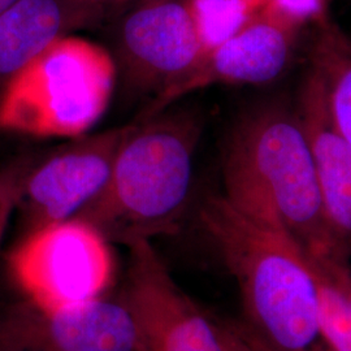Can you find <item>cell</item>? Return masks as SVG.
Masks as SVG:
<instances>
[{
	"instance_id": "1",
	"label": "cell",
	"mask_w": 351,
	"mask_h": 351,
	"mask_svg": "<svg viewBox=\"0 0 351 351\" xmlns=\"http://www.w3.org/2000/svg\"><path fill=\"white\" fill-rule=\"evenodd\" d=\"M199 223L237 284L243 324L268 350L332 351L317 267L294 239L221 194L202 202Z\"/></svg>"
},
{
	"instance_id": "2",
	"label": "cell",
	"mask_w": 351,
	"mask_h": 351,
	"mask_svg": "<svg viewBox=\"0 0 351 351\" xmlns=\"http://www.w3.org/2000/svg\"><path fill=\"white\" fill-rule=\"evenodd\" d=\"M223 181L239 213L287 233L315 262L342 263L295 108L272 101L245 113L226 142Z\"/></svg>"
},
{
	"instance_id": "3",
	"label": "cell",
	"mask_w": 351,
	"mask_h": 351,
	"mask_svg": "<svg viewBox=\"0 0 351 351\" xmlns=\"http://www.w3.org/2000/svg\"><path fill=\"white\" fill-rule=\"evenodd\" d=\"M202 132L201 114L193 110H165L132 124L106 186L77 219L125 246L175 233L188 206Z\"/></svg>"
},
{
	"instance_id": "4",
	"label": "cell",
	"mask_w": 351,
	"mask_h": 351,
	"mask_svg": "<svg viewBox=\"0 0 351 351\" xmlns=\"http://www.w3.org/2000/svg\"><path fill=\"white\" fill-rule=\"evenodd\" d=\"M117 65L110 51L84 38H59L0 91V134L82 137L106 113Z\"/></svg>"
},
{
	"instance_id": "5",
	"label": "cell",
	"mask_w": 351,
	"mask_h": 351,
	"mask_svg": "<svg viewBox=\"0 0 351 351\" xmlns=\"http://www.w3.org/2000/svg\"><path fill=\"white\" fill-rule=\"evenodd\" d=\"M114 269L111 242L77 217L26 230L8 255L10 275L24 300L42 307L106 295Z\"/></svg>"
},
{
	"instance_id": "6",
	"label": "cell",
	"mask_w": 351,
	"mask_h": 351,
	"mask_svg": "<svg viewBox=\"0 0 351 351\" xmlns=\"http://www.w3.org/2000/svg\"><path fill=\"white\" fill-rule=\"evenodd\" d=\"M120 298L133 315L139 351H226L215 317L178 285L150 239L126 245Z\"/></svg>"
},
{
	"instance_id": "7",
	"label": "cell",
	"mask_w": 351,
	"mask_h": 351,
	"mask_svg": "<svg viewBox=\"0 0 351 351\" xmlns=\"http://www.w3.org/2000/svg\"><path fill=\"white\" fill-rule=\"evenodd\" d=\"M0 351H139L138 332L121 298L59 307L24 301L0 316Z\"/></svg>"
},
{
	"instance_id": "8",
	"label": "cell",
	"mask_w": 351,
	"mask_h": 351,
	"mask_svg": "<svg viewBox=\"0 0 351 351\" xmlns=\"http://www.w3.org/2000/svg\"><path fill=\"white\" fill-rule=\"evenodd\" d=\"M114 50L128 88L162 91L203 56L188 0H141L117 27Z\"/></svg>"
},
{
	"instance_id": "9",
	"label": "cell",
	"mask_w": 351,
	"mask_h": 351,
	"mask_svg": "<svg viewBox=\"0 0 351 351\" xmlns=\"http://www.w3.org/2000/svg\"><path fill=\"white\" fill-rule=\"evenodd\" d=\"M132 124L73 139L29 169L19 207L27 230L75 219L106 186Z\"/></svg>"
},
{
	"instance_id": "10",
	"label": "cell",
	"mask_w": 351,
	"mask_h": 351,
	"mask_svg": "<svg viewBox=\"0 0 351 351\" xmlns=\"http://www.w3.org/2000/svg\"><path fill=\"white\" fill-rule=\"evenodd\" d=\"M301 27L262 10L233 37L206 52L188 73L154 95L137 121L168 110L189 94L215 85H259L282 73Z\"/></svg>"
},
{
	"instance_id": "11",
	"label": "cell",
	"mask_w": 351,
	"mask_h": 351,
	"mask_svg": "<svg viewBox=\"0 0 351 351\" xmlns=\"http://www.w3.org/2000/svg\"><path fill=\"white\" fill-rule=\"evenodd\" d=\"M297 113L310 146L326 223L339 261L351 258V146L339 133L320 75L310 66L302 85Z\"/></svg>"
},
{
	"instance_id": "12",
	"label": "cell",
	"mask_w": 351,
	"mask_h": 351,
	"mask_svg": "<svg viewBox=\"0 0 351 351\" xmlns=\"http://www.w3.org/2000/svg\"><path fill=\"white\" fill-rule=\"evenodd\" d=\"M104 13L94 0H16L0 14V91L51 43L98 24Z\"/></svg>"
},
{
	"instance_id": "13",
	"label": "cell",
	"mask_w": 351,
	"mask_h": 351,
	"mask_svg": "<svg viewBox=\"0 0 351 351\" xmlns=\"http://www.w3.org/2000/svg\"><path fill=\"white\" fill-rule=\"evenodd\" d=\"M316 25L311 66L324 82L332 119L351 146V37L328 17Z\"/></svg>"
},
{
	"instance_id": "14",
	"label": "cell",
	"mask_w": 351,
	"mask_h": 351,
	"mask_svg": "<svg viewBox=\"0 0 351 351\" xmlns=\"http://www.w3.org/2000/svg\"><path fill=\"white\" fill-rule=\"evenodd\" d=\"M201 38L203 55L233 37L255 14L258 0H188Z\"/></svg>"
},
{
	"instance_id": "15",
	"label": "cell",
	"mask_w": 351,
	"mask_h": 351,
	"mask_svg": "<svg viewBox=\"0 0 351 351\" xmlns=\"http://www.w3.org/2000/svg\"><path fill=\"white\" fill-rule=\"evenodd\" d=\"M316 263V262H315ZM322 285L323 324L332 351H351V313L342 293L316 263Z\"/></svg>"
},
{
	"instance_id": "16",
	"label": "cell",
	"mask_w": 351,
	"mask_h": 351,
	"mask_svg": "<svg viewBox=\"0 0 351 351\" xmlns=\"http://www.w3.org/2000/svg\"><path fill=\"white\" fill-rule=\"evenodd\" d=\"M33 164L29 159L17 160L0 172V246L8 230L13 213L19 207L24 180Z\"/></svg>"
},
{
	"instance_id": "17",
	"label": "cell",
	"mask_w": 351,
	"mask_h": 351,
	"mask_svg": "<svg viewBox=\"0 0 351 351\" xmlns=\"http://www.w3.org/2000/svg\"><path fill=\"white\" fill-rule=\"evenodd\" d=\"M261 11H268L293 25L303 27L326 19L330 0H258Z\"/></svg>"
},
{
	"instance_id": "18",
	"label": "cell",
	"mask_w": 351,
	"mask_h": 351,
	"mask_svg": "<svg viewBox=\"0 0 351 351\" xmlns=\"http://www.w3.org/2000/svg\"><path fill=\"white\" fill-rule=\"evenodd\" d=\"M215 323L226 351H265L263 343L242 320L215 319Z\"/></svg>"
},
{
	"instance_id": "19",
	"label": "cell",
	"mask_w": 351,
	"mask_h": 351,
	"mask_svg": "<svg viewBox=\"0 0 351 351\" xmlns=\"http://www.w3.org/2000/svg\"><path fill=\"white\" fill-rule=\"evenodd\" d=\"M94 1H97L98 4H101V5H103L104 8H107V7H108V5H111V4H117V3L129 1V0H94Z\"/></svg>"
},
{
	"instance_id": "20",
	"label": "cell",
	"mask_w": 351,
	"mask_h": 351,
	"mask_svg": "<svg viewBox=\"0 0 351 351\" xmlns=\"http://www.w3.org/2000/svg\"><path fill=\"white\" fill-rule=\"evenodd\" d=\"M16 0H0V14L4 12L8 7H11Z\"/></svg>"
},
{
	"instance_id": "21",
	"label": "cell",
	"mask_w": 351,
	"mask_h": 351,
	"mask_svg": "<svg viewBox=\"0 0 351 351\" xmlns=\"http://www.w3.org/2000/svg\"><path fill=\"white\" fill-rule=\"evenodd\" d=\"M264 348H265V346H264ZM265 351H271V350H268V349H267V348H265Z\"/></svg>"
}]
</instances>
